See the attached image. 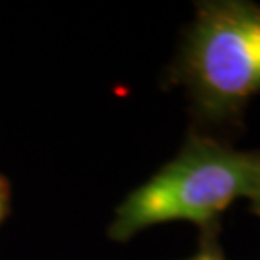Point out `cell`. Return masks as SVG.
Segmentation results:
<instances>
[{"mask_svg": "<svg viewBox=\"0 0 260 260\" xmlns=\"http://www.w3.org/2000/svg\"><path fill=\"white\" fill-rule=\"evenodd\" d=\"M256 162L258 152H241L191 133L176 156L121 201L108 237L129 241L143 230L166 222L212 228L228 206L247 197Z\"/></svg>", "mask_w": 260, "mask_h": 260, "instance_id": "6da1fadb", "label": "cell"}, {"mask_svg": "<svg viewBox=\"0 0 260 260\" xmlns=\"http://www.w3.org/2000/svg\"><path fill=\"white\" fill-rule=\"evenodd\" d=\"M203 121H235L260 94V6L251 0L197 2L172 66Z\"/></svg>", "mask_w": 260, "mask_h": 260, "instance_id": "7a4b0ae2", "label": "cell"}, {"mask_svg": "<svg viewBox=\"0 0 260 260\" xmlns=\"http://www.w3.org/2000/svg\"><path fill=\"white\" fill-rule=\"evenodd\" d=\"M203 232H205V235H203L201 249H199L195 256H191L189 260H223L222 251L216 245V225L208 228V230H203Z\"/></svg>", "mask_w": 260, "mask_h": 260, "instance_id": "3957f363", "label": "cell"}, {"mask_svg": "<svg viewBox=\"0 0 260 260\" xmlns=\"http://www.w3.org/2000/svg\"><path fill=\"white\" fill-rule=\"evenodd\" d=\"M247 201H251L252 210L256 214H260V154H258V162H256V168H254V176H252L251 187L247 191Z\"/></svg>", "mask_w": 260, "mask_h": 260, "instance_id": "277c9868", "label": "cell"}, {"mask_svg": "<svg viewBox=\"0 0 260 260\" xmlns=\"http://www.w3.org/2000/svg\"><path fill=\"white\" fill-rule=\"evenodd\" d=\"M10 212V183L8 179L0 174V225L6 220Z\"/></svg>", "mask_w": 260, "mask_h": 260, "instance_id": "5b68a950", "label": "cell"}]
</instances>
